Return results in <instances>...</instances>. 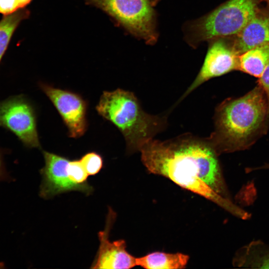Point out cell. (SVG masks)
<instances>
[{
  "mask_svg": "<svg viewBox=\"0 0 269 269\" xmlns=\"http://www.w3.org/2000/svg\"><path fill=\"white\" fill-rule=\"evenodd\" d=\"M141 161L150 173L212 201L233 216L249 220L252 214L235 204L217 154L207 138L185 134L164 141L153 138L140 148Z\"/></svg>",
  "mask_w": 269,
  "mask_h": 269,
  "instance_id": "1",
  "label": "cell"
},
{
  "mask_svg": "<svg viewBox=\"0 0 269 269\" xmlns=\"http://www.w3.org/2000/svg\"><path fill=\"white\" fill-rule=\"evenodd\" d=\"M214 130L207 137L218 155L249 149L269 128L266 93L257 85L244 95L228 98L216 108Z\"/></svg>",
  "mask_w": 269,
  "mask_h": 269,
  "instance_id": "2",
  "label": "cell"
},
{
  "mask_svg": "<svg viewBox=\"0 0 269 269\" xmlns=\"http://www.w3.org/2000/svg\"><path fill=\"white\" fill-rule=\"evenodd\" d=\"M96 109L99 115L121 132L129 154L139 151L146 142L166 126L165 116L146 113L134 93L122 89L104 91Z\"/></svg>",
  "mask_w": 269,
  "mask_h": 269,
  "instance_id": "3",
  "label": "cell"
},
{
  "mask_svg": "<svg viewBox=\"0 0 269 269\" xmlns=\"http://www.w3.org/2000/svg\"><path fill=\"white\" fill-rule=\"evenodd\" d=\"M260 0H228L200 18L186 23L184 38L190 46L237 34L259 9Z\"/></svg>",
  "mask_w": 269,
  "mask_h": 269,
  "instance_id": "4",
  "label": "cell"
},
{
  "mask_svg": "<svg viewBox=\"0 0 269 269\" xmlns=\"http://www.w3.org/2000/svg\"><path fill=\"white\" fill-rule=\"evenodd\" d=\"M105 11L129 32L153 44L157 39L155 0H85Z\"/></svg>",
  "mask_w": 269,
  "mask_h": 269,
  "instance_id": "5",
  "label": "cell"
},
{
  "mask_svg": "<svg viewBox=\"0 0 269 269\" xmlns=\"http://www.w3.org/2000/svg\"><path fill=\"white\" fill-rule=\"evenodd\" d=\"M45 165L40 170L42 181L39 195L44 199L71 191H78L89 195L93 187L79 184L71 163L66 157L43 150Z\"/></svg>",
  "mask_w": 269,
  "mask_h": 269,
  "instance_id": "6",
  "label": "cell"
},
{
  "mask_svg": "<svg viewBox=\"0 0 269 269\" xmlns=\"http://www.w3.org/2000/svg\"><path fill=\"white\" fill-rule=\"evenodd\" d=\"M0 126L12 132L26 146L40 147L34 110L23 97L0 101Z\"/></svg>",
  "mask_w": 269,
  "mask_h": 269,
  "instance_id": "7",
  "label": "cell"
},
{
  "mask_svg": "<svg viewBox=\"0 0 269 269\" xmlns=\"http://www.w3.org/2000/svg\"><path fill=\"white\" fill-rule=\"evenodd\" d=\"M209 41L203 65L180 101L208 80L239 70V55L234 46L232 36L218 37Z\"/></svg>",
  "mask_w": 269,
  "mask_h": 269,
  "instance_id": "8",
  "label": "cell"
},
{
  "mask_svg": "<svg viewBox=\"0 0 269 269\" xmlns=\"http://www.w3.org/2000/svg\"><path fill=\"white\" fill-rule=\"evenodd\" d=\"M39 86L57 110L67 128L69 136L79 138L86 132L87 102L77 93L39 83Z\"/></svg>",
  "mask_w": 269,
  "mask_h": 269,
  "instance_id": "9",
  "label": "cell"
},
{
  "mask_svg": "<svg viewBox=\"0 0 269 269\" xmlns=\"http://www.w3.org/2000/svg\"><path fill=\"white\" fill-rule=\"evenodd\" d=\"M116 213L109 208L105 229L98 233L100 246L91 269H128L136 266V258L126 249L124 240L111 241L109 236Z\"/></svg>",
  "mask_w": 269,
  "mask_h": 269,
  "instance_id": "10",
  "label": "cell"
},
{
  "mask_svg": "<svg viewBox=\"0 0 269 269\" xmlns=\"http://www.w3.org/2000/svg\"><path fill=\"white\" fill-rule=\"evenodd\" d=\"M232 38L235 49L239 55L255 47L269 43V9L259 8L244 27Z\"/></svg>",
  "mask_w": 269,
  "mask_h": 269,
  "instance_id": "11",
  "label": "cell"
},
{
  "mask_svg": "<svg viewBox=\"0 0 269 269\" xmlns=\"http://www.w3.org/2000/svg\"><path fill=\"white\" fill-rule=\"evenodd\" d=\"M232 263L238 268L269 269V245L254 240L237 250Z\"/></svg>",
  "mask_w": 269,
  "mask_h": 269,
  "instance_id": "12",
  "label": "cell"
},
{
  "mask_svg": "<svg viewBox=\"0 0 269 269\" xmlns=\"http://www.w3.org/2000/svg\"><path fill=\"white\" fill-rule=\"evenodd\" d=\"M189 259L180 253L154 252L136 258V265L147 269H181L186 267Z\"/></svg>",
  "mask_w": 269,
  "mask_h": 269,
  "instance_id": "13",
  "label": "cell"
},
{
  "mask_svg": "<svg viewBox=\"0 0 269 269\" xmlns=\"http://www.w3.org/2000/svg\"><path fill=\"white\" fill-rule=\"evenodd\" d=\"M269 64V43L239 55V70L259 79Z\"/></svg>",
  "mask_w": 269,
  "mask_h": 269,
  "instance_id": "14",
  "label": "cell"
},
{
  "mask_svg": "<svg viewBox=\"0 0 269 269\" xmlns=\"http://www.w3.org/2000/svg\"><path fill=\"white\" fill-rule=\"evenodd\" d=\"M29 12L20 9L13 13L4 15L0 20V62L11 38L20 22L26 18Z\"/></svg>",
  "mask_w": 269,
  "mask_h": 269,
  "instance_id": "15",
  "label": "cell"
},
{
  "mask_svg": "<svg viewBox=\"0 0 269 269\" xmlns=\"http://www.w3.org/2000/svg\"><path fill=\"white\" fill-rule=\"evenodd\" d=\"M80 160L89 175L97 174L103 166L102 156L95 151L86 153Z\"/></svg>",
  "mask_w": 269,
  "mask_h": 269,
  "instance_id": "16",
  "label": "cell"
},
{
  "mask_svg": "<svg viewBox=\"0 0 269 269\" xmlns=\"http://www.w3.org/2000/svg\"><path fill=\"white\" fill-rule=\"evenodd\" d=\"M32 0H0V13L7 15L13 13L29 4Z\"/></svg>",
  "mask_w": 269,
  "mask_h": 269,
  "instance_id": "17",
  "label": "cell"
},
{
  "mask_svg": "<svg viewBox=\"0 0 269 269\" xmlns=\"http://www.w3.org/2000/svg\"><path fill=\"white\" fill-rule=\"evenodd\" d=\"M258 83L261 86L266 93L269 109V64L265 69L262 75L258 79Z\"/></svg>",
  "mask_w": 269,
  "mask_h": 269,
  "instance_id": "18",
  "label": "cell"
},
{
  "mask_svg": "<svg viewBox=\"0 0 269 269\" xmlns=\"http://www.w3.org/2000/svg\"><path fill=\"white\" fill-rule=\"evenodd\" d=\"M268 169H269V162L265 163L264 164L258 166L246 167L245 168V172L247 173H249L255 171Z\"/></svg>",
  "mask_w": 269,
  "mask_h": 269,
  "instance_id": "19",
  "label": "cell"
},
{
  "mask_svg": "<svg viewBox=\"0 0 269 269\" xmlns=\"http://www.w3.org/2000/svg\"><path fill=\"white\" fill-rule=\"evenodd\" d=\"M261 2H265L267 4L268 9H269V0H260Z\"/></svg>",
  "mask_w": 269,
  "mask_h": 269,
  "instance_id": "20",
  "label": "cell"
},
{
  "mask_svg": "<svg viewBox=\"0 0 269 269\" xmlns=\"http://www.w3.org/2000/svg\"><path fill=\"white\" fill-rule=\"evenodd\" d=\"M0 168H1V161H0Z\"/></svg>",
  "mask_w": 269,
  "mask_h": 269,
  "instance_id": "21",
  "label": "cell"
}]
</instances>
